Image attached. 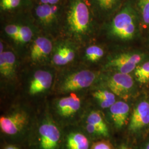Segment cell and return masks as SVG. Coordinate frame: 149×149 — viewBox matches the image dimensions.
Wrapping results in <instances>:
<instances>
[{
    "instance_id": "1",
    "label": "cell",
    "mask_w": 149,
    "mask_h": 149,
    "mask_svg": "<svg viewBox=\"0 0 149 149\" xmlns=\"http://www.w3.org/2000/svg\"><path fill=\"white\" fill-rule=\"evenodd\" d=\"M95 14L88 0H66L60 34L80 47L87 45L94 35Z\"/></svg>"
},
{
    "instance_id": "2",
    "label": "cell",
    "mask_w": 149,
    "mask_h": 149,
    "mask_svg": "<svg viewBox=\"0 0 149 149\" xmlns=\"http://www.w3.org/2000/svg\"><path fill=\"white\" fill-rule=\"evenodd\" d=\"M58 77L56 90L63 94L74 93L93 85L100 73L86 66H72L62 68Z\"/></svg>"
},
{
    "instance_id": "3",
    "label": "cell",
    "mask_w": 149,
    "mask_h": 149,
    "mask_svg": "<svg viewBox=\"0 0 149 149\" xmlns=\"http://www.w3.org/2000/svg\"><path fill=\"white\" fill-rule=\"evenodd\" d=\"M64 4H36L33 6L32 18L41 32L54 38L60 34Z\"/></svg>"
},
{
    "instance_id": "4",
    "label": "cell",
    "mask_w": 149,
    "mask_h": 149,
    "mask_svg": "<svg viewBox=\"0 0 149 149\" xmlns=\"http://www.w3.org/2000/svg\"><path fill=\"white\" fill-rule=\"evenodd\" d=\"M136 24L135 11L132 6L127 4L113 17L108 24L107 33L113 39L129 40L135 35Z\"/></svg>"
},
{
    "instance_id": "5",
    "label": "cell",
    "mask_w": 149,
    "mask_h": 149,
    "mask_svg": "<svg viewBox=\"0 0 149 149\" xmlns=\"http://www.w3.org/2000/svg\"><path fill=\"white\" fill-rule=\"evenodd\" d=\"M55 40L42 32L37 34L27 47L26 58L33 67L50 65Z\"/></svg>"
},
{
    "instance_id": "6",
    "label": "cell",
    "mask_w": 149,
    "mask_h": 149,
    "mask_svg": "<svg viewBox=\"0 0 149 149\" xmlns=\"http://www.w3.org/2000/svg\"><path fill=\"white\" fill-rule=\"evenodd\" d=\"M80 47L65 38L55 40L50 65L55 68H64L72 65L79 57Z\"/></svg>"
},
{
    "instance_id": "7",
    "label": "cell",
    "mask_w": 149,
    "mask_h": 149,
    "mask_svg": "<svg viewBox=\"0 0 149 149\" xmlns=\"http://www.w3.org/2000/svg\"><path fill=\"white\" fill-rule=\"evenodd\" d=\"M55 69L51 65L34 67L28 81V94L37 96L49 90L53 84Z\"/></svg>"
},
{
    "instance_id": "8",
    "label": "cell",
    "mask_w": 149,
    "mask_h": 149,
    "mask_svg": "<svg viewBox=\"0 0 149 149\" xmlns=\"http://www.w3.org/2000/svg\"><path fill=\"white\" fill-rule=\"evenodd\" d=\"M141 54L125 52L118 54L108 60L105 69L129 74L134 71L142 59Z\"/></svg>"
},
{
    "instance_id": "9",
    "label": "cell",
    "mask_w": 149,
    "mask_h": 149,
    "mask_svg": "<svg viewBox=\"0 0 149 149\" xmlns=\"http://www.w3.org/2000/svg\"><path fill=\"white\" fill-rule=\"evenodd\" d=\"M107 84L116 96L123 99L129 98L134 88L133 79L130 74L118 72H114L108 78Z\"/></svg>"
},
{
    "instance_id": "10",
    "label": "cell",
    "mask_w": 149,
    "mask_h": 149,
    "mask_svg": "<svg viewBox=\"0 0 149 149\" xmlns=\"http://www.w3.org/2000/svg\"><path fill=\"white\" fill-rule=\"evenodd\" d=\"M28 117L23 111H16L0 118L1 131L8 135H15L19 133L27 125Z\"/></svg>"
},
{
    "instance_id": "11",
    "label": "cell",
    "mask_w": 149,
    "mask_h": 149,
    "mask_svg": "<svg viewBox=\"0 0 149 149\" xmlns=\"http://www.w3.org/2000/svg\"><path fill=\"white\" fill-rule=\"evenodd\" d=\"M39 143L40 149H56L61 133L58 127L51 121L43 123L39 128Z\"/></svg>"
},
{
    "instance_id": "12",
    "label": "cell",
    "mask_w": 149,
    "mask_h": 149,
    "mask_svg": "<svg viewBox=\"0 0 149 149\" xmlns=\"http://www.w3.org/2000/svg\"><path fill=\"white\" fill-rule=\"evenodd\" d=\"M149 125V103L139 102L134 108L130 120L129 129L133 133H137Z\"/></svg>"
},
{
    "instance_id": "13",
    "label": "cell",
    "mask_w": 149,
    "mask_h": 149,
    "mask_svg": "<svg viewBox=\"0 0 149 149\" xmlns=\"http://www.w3.org/2000/svg\"><path fill=\"white\" fill-rule=\"evenodd\" d=\"M18 67V60L16 52L5 49L0 53V74L6 80H12L16 77Z\"/></svg>"
},
{
    "instance_id": "14",
    "label": "cell",
    "mask_w": 149,
    "mask_h": 149,
    "mask_svg": "<svg viewBox=\"0 0 149 149\" xmlns=\"http://www.w3.org/2000/svg\"><path fill=\"white\" fill-rule=\"evenodd\" d=\"M82 102L80 97L75 93L59 98L56 103V109L59 115L63 117H72L79 111Z\"/></svg>"
},
{
    "instance_id": "15",
    "label": "cell",
    "mask_w": 149,
    "mask_h": 149,
    "mask_svg": "<svg viewBox=\"0 0 149 149\" xmlns=\"http://www.w3.org/2000/svg\"><path fill=\"white\" fill-rule=\"evenodd\" d=\"M33 0H0L1 16H14L32 10Z\"/></svg>"
},
{
    "instance_id": "16",
    "label": "cell",
    "mask_w": 149,
    "mask_h": 149,
    "mask_svg": "<svg viewBox=\"0 0 149 149\" xmlns=\"http://www.w3.org/2000/svg\"><path fill=\"white\" fill-rule=\"evenodd\" d=\"M130 108L123 101H116L109 108L110 116L114 125L118 129L123 128L127 122Z\"/></svg>"
},
{
    "instance_id": "17",
    "label": "cell",
    "mask_w": 149,
    "mask_h": 149,
    "mask_svg": "<svg viewBox=\"0 0 149 149\" xmlns=\"http://www.w3.org/2000/svg\"><path fill=\"white\" fill-rule=\"evenodd\" d=\"M95 15L111 16L119 8L122 0H88Z\"/></svg>"
},
{
    "instance_id": "18",
    "label": "cell",
    "mask_w": 149,
    "mask_h": 149,
    "mask_svg": "<svg viewBox=\"0 0 149 149\" xmlns=\"http://www.w3.org/2000/svg\"><path fill=\"white\" fill-rule=\"evenodd\" d=\"M104 55V50L96 44L85 46L82 54V60L85 63H95L99 61Z\"/></svg>"
},
{
    "instance_id": "19",
    "label": "cell",
    "mask_w": 149,
    "mask_h": 149,
    "mask_svg": "<svg viewBox=\"0 0 149 149\" xmlns=\"http://www.w3.org/2000/svg\"><path fill=\"white\" fill-rule=\"evenodd\" d=\"M22 13L14 15L13 20H10L6 23L2 28L3 35L11 42L13 41L18 34Z\"/></svg>"
},
{
    "instance_id": "20",
    "label": "cell",
    "mask_w": 149,
    "mask_h": 149,
    "mask_svg": "<svg viewBox=\"0 0 149 149\" xmlns=\"http://www.w3.org/2000/svg\"><path fill=\"white\" fill-rule=\"evenodd\" d=\"M92 96L102 108H109L116 102V95L107 90L96 91L93 92Z\"/></svg>"
},
{
    "instance_id": "21",
    "label": "cell",
    "mask_w": 149,
    "mask_h": 149,
    "mask_svg": "<svg viewBox=\"0 0 149 149\" xmlns=\"http://www.w3.org/2000/svg\"><path fill=\"white\" fill-rule=\"evenodd\" d=\"M66 146L68 149H88L89 142L84 134L73 133L68 135Z\"/></svg>"
},
{
    "instance_id": "22",
    "label": "cell",
    "mask_w": 149,
    "mask_h": 149,
    "mask_svg": "<svg viewBox=\"0 0 149 149\" xmlns=\"http://www.w3.org/2000/svg\"><path fill=\"white\" fill-rule=\"evenodd\" d=\"M87 123L92 124L100 129L103 136H108V129L100 112L98 111H92L91 112L87 117Z\"/></svg>"
},
{
    "instance_id": "23",
    "label": "cell",
    "mask_w": 149,
    "mask_h": 149,
    "mask_svg": "<svg viewBox=\"0 0 149 149\" xmlns=\"http://www.w3.org/2000/svg\"><path fill=\"white\" fill-rule=\"evenodd\" d=\"M134 74L136 80L141 84L149 83V61L137 66L134 70Z\"/></svg>"
},
{
    "instance_id": "24",
    "label": "cell",
    "mask_w": 149,
    "mask_h": 149,
    "mask_svg": "<svg viewBox=\"0 0 149 149\" xmlns=\"http://www.w3.org/2000/svg\"><path fill=\"white\" fill-rule=\"evenodd\" d=\"M138 6L143 21L146 26H149V0H138Z\"/></svg>"
},
{
    "instance_id": "25",
    "label": "cell",
    "mask_w": 149,
    "mask_h": 149,
    "mask_svg": "<svg viewBox=\"0 0 149 149\" xmlns=\"http://www.w3.org/2000/svg\"><path fill=\"white\" fill-rule=\"evenodd\" d=\"M91 149H113L112 144L108 141H100L93 143Z\"/></svg>"
},
{
    "instance_id": "26",
    "label": "cell",
    "mask_w": 149,
    "mask_h": 149,
    "mask_svg": "<svg viewBox=\"0 0 149 149\" xmlns=\"http://www.w3.org/2000/svg\"><path fill=\"white\" fill-rule=\"evenodd\" d=\"M37 4H47V5H62L64 4L66 0H34Z\"/></svg>"
},
{
    "instance_id": "27",
    "label": "cell",
    "mask_w": 149,
    "mask_h": 149,
    "mask_svg": "<svg viewBox=\"0 0 149 149\" xmlns=\"http://www.w3.org/2000/svg\"><path fill=\"white\" fill-rule=\"evenodd\" d=\"M86 130L87 131L91 134H93V135H102L101 132L100 130V129H98V128L96 127L95 126L87 123L86 124Z\"/></svg>"
},
{
    "instance_id": "28",
    "label": "cell",
    "mask_w": 149,
    "mask_h": 149,
    "mask_svg": "<svg viewBox=\"0 0 149 149\" xmlns=\"http://www.w3.org/2000/svg\"><path fill=\"white\" fill-rule=\"evenodd\" d=\"M5 149H19L18 148H17L16 146H12V145H9V146H7V147H6Z\"/></svg>"
},
{
    "instance_id": "29",
    "label": "cell",
    "mask_w": 149,
    "mask_h": 149,
    "mask_svg": "<svg viewBox=\"0 0 149 149\" xmlns=\"http://www.w3.org/2000/svg\"><path fill=\"white\" fill-rule=\"evenodd\" d=\"M119 149H131L129 147H128V146L125 145H122Z\"/></svg>"
},
{
    "instance_id": "30",
    "label": "cell",
    "mask_w": 149,
    "mask_h": 149,
    "mask_svg": "<svg viewBox=\"0 0 149 149\" xmlns=\"http://www.w3.org/2000/svg\"><path fill=\"white\" fill-rule=\"evenodd\" d=\"M144 149H149V143L145 146Z\"/></svg>"
}]
</instances>
